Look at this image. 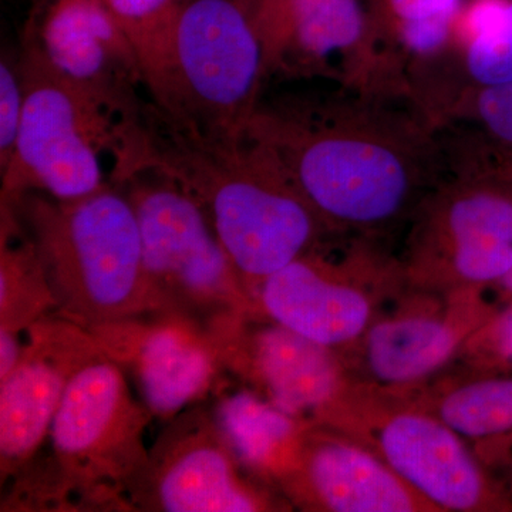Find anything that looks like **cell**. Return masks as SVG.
I'll list each match as a JSON object with an SVG mask.
<instances>
[{
	"mask_svg": "<svg viewBox=\"0 0 512 512\" xmlns=\"http://www.w3.org/2000/svg\"><path fill=\"white\" fill-rule=\"evenodd\" d=\"M87 330L130 375L157 419H174L202 402L225 370L210 333L168 313L147 312Z\"/></svg>",
	"mask_w": 512,
	"mask_h": 512,
	"instance_id": "cell-15",
	"label": "cell"
},
{
	"mask_svg": "<svg viewBox=\"0 0 512 512\" xmlns=\"http://www.w3.org/2000/svg\"><path fill=\"white\" fill-rule=\"evenodd\" d=\"M167 423L127 495L131 511L292 510L278 491L242 467L212 410L195 404Z\"/></svg>",
	"mask_w": 512,
	"mask_h": 512,
	"instance_id": "cell-12",
	"label": "cell"
},
{
	"mask_svg": "<svg viewBox=\"0 0 512 512\" xmlns=\"http://www.w3.org/2000/svg\"><path fill=\"white\" fill-rule=\"evenodd\" d=\"M275 488L292 510L441 512L369 448L313 421Z\"/></svg>",
	"mask_w": 512,
	"mask_h": 512,
	"instance_id": "cell-16",
	"label": "cell"
},
{
	"mask_svg": "<svg viewBox=\"0 0 512 512\" xmlns=\"http://www.w3.org/2000/svg\"><path fill=\"white\" fill-rule=\"evenodd\" d=\"M457 360L471 372L498 375L512 372V302L498 306L467 339Z\"/></svg>",
	"mask_w": 512,
	"mask_h": 512,
	"instance_id": "cell-26",
	"label": "cell"
},
{
	"mask_svg": "<svg viewBox=\"0 0 512 512\" xmlns=\"http://www.w3.org/2000/svg\"><path fill=\"white\" fill-rule=\"evenodd\" d=\"M56 302L35 245L12 205L2 201L0 234V332L23 335L49 313Z\"/></svg>",
	"mask_w": 512,
	"mask_h": 512,
	"instance_id": "cell-23",
	"label": "cell"
},
{
	"mask_svg": "<svg viewBox=\"0 0 512 512\" xmlns=\"http://www.w3.org/2000/svg\"><path fill=\"white\" fill-rule=\"evenodd\" d=\"M2 201L35 245L56 313L90 329L151 312L140 228L127 195L107 184L76 200L28 191Z\"/></svg>",
	"mask_w": 512,
	"mask_h": 512,
	"instance_id": "cell-3",
	"label": "cell"
},
{
	"mask_svg": "<svg viewBox=\"0 0 512 512\" xmlns=\"http://www.w3.org/2000/svg\"><path fill=\"white\" fill-rule=\"evenodd\" d=\"M153 417L104 350L77 373L53 420L47 457L72 511H131L127 495L147 466L144 431Z\"/></svg>",
	"mask_w": 512,
	"mask_h": 512,
	"instance_id": "cell-9",
	"label": "cell"
},
{
	"mask_svg": "<svg viewBox=\"0 0 512 512\" xmlns=\"http://www.w3.org/2000/svg\"><path fill=\"white\" fill-rule=\"evenodd\" d=\"M441 136L448 150L481 165L512 188V150L485 143L470 134L450 128H444Z\"/></svg>",
	"mask_w": 512,
	"mask_h": 512,
	"instance_id": "cell-28",
	"label": "cell"
},
{
	"mask_svg": "<svg viewBox=\"0 0 512 512\" xmlns=\"http://www.w3.org/2000/svg\"><path fill=\"white\" fill-rule=\"evenodd\" d=\"M26 336L18 366L0 380L2 488L40 453L70 383L103 352L90 330L56 312Z\"/></svg>",
	"mask_w": 512,
	"mask_h": 512,
	"instance_id": "cell-14",
	"label": "cell"
},
{
	"mask_svg": "<svg viewBox=\"0 0 512 512\" xmlns=\"http://www.w3.org/2000/svg\"><path fill=\"white\" fill-rule=\"evenodd\" d=\"M212 414L242 467L276 490L309 421L289 416L248 387L220 393Z\"/></svg>",
	"mask_w": 512,
	"mask_h": 512,
	"instance_id": "cell-22",
	"label": "cell"
},
{
	"mask_svg": "<svg viewBox=\"0 0 512 512\" xmlns=\"http://www.w3.org/2000/svg\"><path fill=\"white\" fill-rule=\"evenodd\" d=\"M473 448L490 473L500 471L497 481L512 500V433L500 439L474 444Z\"/></svg>",
	"mask_w": 512,
	"mask_h": 512,
	"instance_id": "cell-29",
	"label": "cell"
},
{
	"mask_svg": "<svg viewBox=\"0 0 512 512\" xmlns=\"http://www.w3.org/2000/svg\"><path fill=\"white\" fill-rule=\"evenodd\" d=\"M249 2H256V0H249Z\"/></svg>",
	"mask_w": 512,
	"mask_h": 512,
	"instance_id": "cell-32",
	"label": "cell"
},
{
	"mask_svg": "<svg viewBox=\"0 0 512 512\" xmlns=\"http://www.w3.org/2000/svg\"><path fill=\"white\" fill-rule=\"evenodd\" d=\"M464 2L363 0L387 84L409 92L410 80L444 56Z\"/></svg>",
	"mask_w": 512,
	"mask_h": 512,
	"instance_id": "cell-20",
	"label": "cell"
},
{
	"mask_svg": "<svg viewBox=\"0 0 512 512\" xmlns=\"http://www.w3.org/2000/svg\"><path fill=\"white\" fill-rule=\"evenodd\" d=\"M268 77L249 0H181L160 59L146 77L151 103L202 136L239 140Z\"/></svg>",
	"mask_w": 512,
	"mask_h": 512,
	"instance_id": "cell-5",
	"label": "cell"
},
{
	"mask_svg": "<svg viewBox=\"0 0 512 512\" xmlns=\"http://www.w3.org/2000/svg\"><path fill=\"white\" fill-rule=\"evenodd\" d=\"M446 171L409 224L399 255L412 288H491L512 268V188L448 151Z\"/></svg>",
	"mask_w": 512,
	"mask_h": 512,
	"instance_id": "cell-8",
	"label": "cell"
},
{
	"mask_svg": "<svg viewBox=\"0 0 512 512\" xmlns=\"http://www.w3.org/2000/svg\"><path fill=\"white\" fill-rule=\"evenodd\" d=\"M25 107L15 157L2 173V200L32 190L76 200L106 187L101 154H113L119 184L133 173L141 119H131L60 72L39 43L19 66Z\"/></svg>",
	"mask_w": 512,
	"mask_h": 512,
	"instance_id": "cell-4",
	"label": "cell"
},
{
	"mask_svg": "<svg viewBox=\"0 0 512 512\" xmlns=\"http://www.w3.org/2000/svg\"><path fill=\"white\" fill-rule=\"evenodd\" d=\"M181 0H106L136 50L146 77L156 67Z\"/></svg>",
	"mask_w": 512,
	"mask_h": 512,
	"instance_id": "cell-25",
	"label": "cell"
},
{
	"mask_svg": "<svg viewBox=\"0 0 512 512\" xmlns=\"http://www.w3.org/2000/svg\"><path fill=\"white\" fill-rule=\"evenodd\" d=\"M269 74L320 77L350 89L393 90L384 80L363 0H256Z\"/></svg>",
	"mask_w": 512,
	"mask_h": 512,
	"instance_id": "cell-13",
	"label": "cell"
},
{
	"mask_svg": "<svg viewBox=\"0 0 512 512\" xmlns=\"http://www.w3.org/2000/svg\"><path fill=\"white\" fill-rule=\"evenodd\" d=\"M491 288L497 289L504 303L512 302V268Z\"/></svg>",
	"mask_w": 512,
	"mask_h": 512,
	"instance_id": "cell-31",
	"label": "cell"
},
{
	"mask_svg": "<svg viewBox=\"0 0 512 512\" xmlns=\"http://www.w3.org/2000/svg\"><path fill=\"white\" fill-rule=\"evenodd\" d=\"M143 113L140 173L160 171L190 192L254 301L266 278L336 238L285 168L251 138L202 136L153 103Z\"/></svg>",
	"mask_w": 512,
	"mask_h": 512,
	"instance_id": "cell-2",
	"label": "cell"
},
{
	"mask_svg": "<svg viewBox=\"0 0 512 512\" xmlns=\"http://www.w3.org/2000/svg\"><path fill=\"white\" fill-rule=\"evenodd\" d=\"M225 370L296 419L313 421L349 383L336 350L266 319H245L214 338Z\"/></svg>",
	"mask_w": 512,
	"mask_h": 512,
	"instance_id": "cell-17",
	"label": "cell"
},
{
	"mask_svg": "<svg viewBox=\"0 0 512 512\" xmlns=\"http://www.w3.org/2000/svg\"><path fill=\"white\" fill-rule=\"evenodd\" d=\"M23 96L22 82L19 73L10 67L8 62L0 63V170H8L13 157L22 124Z\"/></svg>",
	"mask_w": 512,
	"mask_h": 512,
	"instance_id": "cell-27",
	"label": "cell"
},
{
	"mask_svg": "<svg viewBox=\"0 0 512 512\" xmlns=\"http://www.w3.org/2000/svg\"><path fill=\"white\" fill-rule=\"evenodd\" d=\"M335 239L266 278L255 301L264 318L342 352L409 285L384 242L349 237L335 251Z\"/></svg>",
	"mask_w": 512,
	"mask_h": 512,
	"instance_id": "cell-10",
	"label": "cell"
},
{
	"mask_svg": "<svg viewBox=\"0 0 512 512\" xmlns=\"http://www.w3.org/2000/svg\"><path fill=\"white\" fill-rule=\"evenodd\" d=\"M485 289L439 292L409 286L355 343L338 352L349 380L404 392L439 376L497 311L485 301Z\"/></svg>",
	"mask_w": 512,
	"mask_h": 512,
	"instance_id": "cell-11",
	"label": "cell"
},
{
	"mask_svg": "<svg viewBox=\"0 0 512 512\" xmlns=\"http://www.w3.org/2000/svg\"><path fill=\"white\" fill-rule=\"evenodd\" d=\"M313 423L369 448L441 512L512 511L473 446L403 393L349 380Z\"/></svg>",
	"mask_w": 512,
	"mask_h": 512,
	"instance_id": "cell-7",
	"label": "cell"
},
{
	"mask_svg": "<svg viewBox=\"0 0 512 512\" xmlns=\"http://www.w3.org/2000/svg\"><path fill=\"white\" fill-rule=\"evenodd\" d=\"M39 45L57 69L110 107L140 119L146 104L137 87L143 70L130 39L106 0H55Z\"/></svg>",
	"mask_w": 512,
	"mask_h": 512,
	"instance_id": "cell-18",
	"label": "cell"
},
{
	"mask_svg": "<svg viewBox=\"0 0 512 512\" xmlns=\"http://www.w3.org/2000/svg\"><path fill=\"white\" fill-rule=\"evenodd\" d=\"M124 184L140 228L151 312L190 320L212 338L262 316L190 192L156 170Z\"/></svg>",
	"mask_w": 512,
	"mask_h": 512,
	"instance_id": "cell-6",
	"label": "cell"
},
{
	"mask_svg": "<svg viewBox=\"0 0 512 512\" xmlns=\"http://www.w3.org/2000/svg\"><path fill=\"white\" fill-rule=\"evenodd\" d=\"M440 74L444 76L417 99L424 109L444 80L454 74L451 82L456 83L434 117V126L441 111L464 90L512 83V0H466L447 52L414 77V96Z\"/></svg>",
	"mask_w": 512,
	"mask_h": 512,
	"instance_id": "cell-19",
	"label": "cell"
},
{
	"mask_svg": "<svg viewBox=\"0 0 512 512\" xmlns=\"http://www.w3.org/2000/svg\"><path fill=\"white\" fill-rule=\"evenodd\" d=\"M23 348L22 335L0 332V380L6 379L18 366Z\"/></svg>",
	"mask_w": 512,
	"mask_h": 512,
	"instance_id": "cell-30",
	"label": "cell"
},
{
	"mask_svg": "<svg viewBox=\"0 0 512 512\" xmlns=\"http://www.w3.org/2000/svg\"><path fill=\"white\" fill-rule=\"evenodd\" d=\"M436 127L512 150V83L464 90L441 111Z\"/></svg>",
	"mask_w": 512,
	"mask_h": 512,
	"instance_id": "cell-24",
	"label": "cell"
},
{
	"mask_svg": "<svg viewBox=\"0 0 512 512\" xmlns=\"http://www.w3.org/2000/svg\"><path fill=\"white\" fill-rule=\"evenodd\" d=\"M399 392V390H396ZM404 396L474 444L512 433V377L450 367Z\"/></svg>",
	"mask_w": 512,
	"mask_h": 512,
	"instance_id": "cell-21",
	"label": "cell"
},
{
	"mask_svg": "<svg viewBox=\"0 0 512 512\" xmlns=\"http://www.w3.org/2000/svg\"><path fill=\"white\" fill-rule=\"evenodd\" d=\"M245 136L275 157L339 238L386 244L446 171L439 130L402 92L336 86L261 100Z\"/></svg>",
	"mask_w": 512,
	"mask_h": 512,
	"instance_id": "cell-1",
	"label": "cell"
}]
</instances>
